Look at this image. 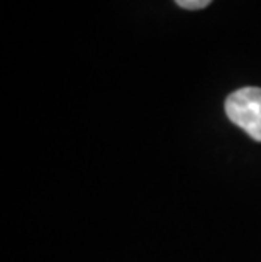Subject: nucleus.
I'll list each match as a JSON object with an SVG mask.
<instances>
[{
	"label": "nucleus",
	"instance_id": "nucleus-1",
	"mask_svg": "<svg viewBox=\"0 0 261 262\" xmlns=\"http://www.w3.org/2000/svg\"><path fill=\"white\" fill-rule=\"evenodd\" d=\"M226 114L232 124L261 142V88L244 86L232 92L226 100Z\"/></svg>",
	"mask_w": 261,
	"mask_h": 262
},
{
	"label": "nucleus",
	"instance_id": "nucleus-2",
	"mask_svg": "<svg viewBox=\"0 0 261 262\" xmlns=\"http://www.w3.org/2000/svg\"><path fill=\"white\" fill-rule=\"evenodd\" d=\"M176 4L180 5L182 9H187V10H198V9H204L212 2V0H175Z\"/></svg>",
	"mask_w": 261,
	"mask_h": 262
}]
</instances>
